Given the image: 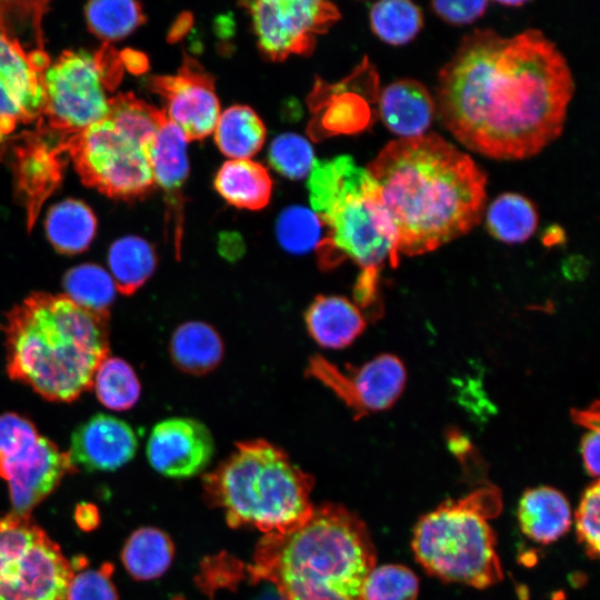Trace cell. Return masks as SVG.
Masks as SVG:
<instances>
[{
  "instance_id": "obj_38",
  "label": "cell",
  "mask_w": 600,
  "mask_h": 600,
  "mask_svg": "<svg viewBox=\"0 0 600 600\" xmlns=\"http://www.w3.org/2000/svg\"><path fill=\"white\" fill-rule=\"evenodd\" d=\"M488 1H433L432 10L452 24H468L480 18L487 10Z\"/></svg>"
},
{
  "instance_id": "obj_33",
  "label": "cell",
  "mask_w": 600,
  "mask_h": 600,
  "mask_svg": "<svg viewBox=\"0 0 600 600\" xmlns=\"http://www.w3.org/2000/svg\"><path fill=\"white\" fill-rule=\"evenodd\" d=\"M323 227L318 216L303 206H290L281 211L276 223L280 246L296 254L316 249Z\"/></svg>"
},
{
  "instance_id": "obj_35",
  "label": "cell",
  "mask_w": 600,
  "mask_h": 600,
  "mask_svg": "<svg viewBox=\"0 0 600 600\" xmlns=\"http://www.w3.org/2000/svg\"><path fill=\"white\" fill-rule=\"evenodd\" d=\"M268 157L273 169L296 180L308 177L316 160L310 142L296 133L276 137L269 147Z\"/></svg>"
},
{
  "instance_id": "obj_21",
  "label": "cell",
  "mask_w": 600,
  "mask_h": 600,
  "mask_svg": "<svg viewBox=\"0 0 600 600\" xmlns=\"http://www.w3.org/2000/svg\"><path fill=\"white\" fill-rule=\"evenodd\" d=\"M521 531L532 541L551 543L564 534L571 524L570 506L566 497L550 487L527 490L519 502Z\"/></svg>"
},
{
  "instance_id": "obj_20",
  "label": "cell",
  "mask_w": 600,
  "mask_h": 600,
  "mask_svg": "<svg viewBox=\"0 0 600 600\" xmlns=\"http://www.w3.org/2000/svg\"><path fill=\"white\" fill-rule=\"evenodd\" d=\"M309 336L321 347L341 349L366 329L360 309L340 296H317L304 313Z\"/></svg>"
},
{
  "instance_id": "obj_19",
  "label": "cell",
  "mask_w": 600,
  "mask_h": 600,
  "mask_svg": "<svg viewBox=\"0 0 600 600\" xmlns=\"http://www.w3.org/2000/svg\"><path fill=\"white\" fill-rule=\"evenodd\" d=\"M380 117L399 138L427 132L436 116L434 98L414 79H400L387 86L379 100Z\"/></svg>"
},
{
  "instance_id": "obj_16",
  "label": "cell",
  "mask_w": 600,
  "mask_h": 600,
  "mask_svg": "<svg viewBox=\"0 0 600 600\" xmlns=\"http://www.w3.org/2000/svg\"><path fill=\"white\" fill-rule=\"evenodd\" d=\"M214 454L210 430L192 418H170L157 423L149 436L147 458L160 474L187 479L201 473Z\"/></svg>"
},
{
  "instance_id": "obj_8",
  "label": "cell",
  "mask_w": 600,
  "mask_h": 600,
  "mask_svg": "<svg viewBox=\"0 0 600 600\" xmlns=\"http://www.w3.org/2000/svg\"><path fill=\"white\" fill-rule=\"evenodd\" d=\"M500 494L483 488L459 500H447L421 517L413 529L412 550L424 570L443 581L487 588L503 574L496 536L488 518L500 509Z\"/></svg>"
},
{
  "instance_id": "obj_37",
  "label": "cell",
  "mask_w": 600,
  "mask_h": 600,
  "mask_svg": "<svg viewBox=\"0 0 600 600\" xmlns=\"http://www.w3.org/2000/svg\"><path fill=\"white\" fill-rule=\"evenodd\" d=\"M600 486L596 480L583 492L576 512V528L581 542L592 559L599 557Z\"/></svg>"
},
{
  "instance_id": "obj_41",
  "label": "cell",
  "mask_w": 600,
  "mask_h": 600,
  "mask_svg": "<svg viewBox=\"0 0 600 600\" xmlns=\"http://www.w3.org/2000/svg\"><path fill=\"white\" fill-rule=\"evenodd\" d=\"M259 576V574H258ZM260 589L256 593L254 597H252L249 600H287L283 594L279 591V589L269 580L266 578L259 576Z\"/></svg>"
},
{
  "instance_id": "obj_7",
  "label": "cell",
  "mask_w": 600,
  "mask_h": 600,
  "mask_svg": "<svg viewBox=\"0 0 600 600\" xmlns=\"http://www.w3.org/2000/svg\"><path fill=\"white\" fill-rule=\"evenodd\" d=\"M166 118L132 93L111 98L107 117L61 146L73 161L81 181L111 198L131 199L153 186L150 151Z\"/></svg>"
},
{
  "instance_id": "obj_32",
  "label": "cell",
  "mask_w": 600,
  "mask_h": 600,
  "mask_svg": "<svg viewBox=\"0 0 600 600\" xmlns=\"http://www.w3.org/2000/svg\"><path fill=\"white\" fill-rule=\"evenodd\" d=\"M90 30L106 40L121 39L144 21L141 7L136 1H91L86 7Z\"/></svg>"
},
{
  "instance_id": "obj_13",
  "label": "cell",
  "mask_w": 600,
  "mask_h": 600,
  "mask_svg": "<svg viewBox=\"0 0 600 600\" xmlns=\"http://www.w3.org/2000/svg\"><path fill=\"white\" fill-rule=\"evenodd\" d=\"M306 376L330 389L357 418L390 408L406 383V369L393 354H381L360 368L338 366L320 354L309 358Z\"/></svg>"
},
{
  "instance_id": "obj_26",
  "label": "cell",
  "mask_w": 600,
  "mask_h": 600,
  "mask_svg": "<svg viewBox=\"0 0 600 600\" xmlns=\"http://www.w3.org/2000/svg\"><path fill=\"white\" fill-rule=\"evenodd\" d=\"M108 264L116 290L123 296H131L153 274L157 256L147 240L126 236L110 246Z\"/></svg>"
},
{
  "instance_id": "obj_39",
  "label": "cell",
  "mask_w": 600,
  "mask_h": 600,
  "mask_svg": "<svg viewBox=\"0 0 600 600\" xmlns=\"http://www.w3.org/2000/svg\"><path fill=\"white\" fill-rule=\"evenodd\" d=\"M599 431L593 430H590L581 442L583 464L588 473L592 477H598L599 474Z\"/></svg>"
},
{
  "instance_id": "obj_3",
  "label": "cell",
  "mask_w": 600,
  "mask_h": 600,
  "mask_svg": "<svg viewBox=\"0 0 600 600\" xmlns=\"http://www.w3.org/2000/svg\"><path fill=\"white\" fill-rule=\"evenodd\" d=\"M109 319L66 294L32 292L1 324L8 376L48 401L77 400L109 356Z\"/></svg>"
},
{
  "instance_id": "obj_5",
  "label": "cell",
  "mask_w": 600,
  "mask_h": 600,
  "mask_svg": "<svg viewBox=\"0 0 600 600\" xmlns=\"http://www.w3.org/2000/svg\"><path fill=\"white\" fill-rule=\"evenodd\" d=\"M307 186L312 211L326 229L316 247L321 269L351 260L361 276L378 278L387 262L397 266L394 231L380 188L366 168L350 156L314 160Z\"/></svg>"
},
{
  "instance_id": "obj_25",
  "label": "cell",
  "mask_w": 600,
  "mask_h": 600,
  "mask_svg": "<svg viewBox=\"0 0 600 600\" xmlns=\"http://www.w3.org/2000/svg\"><path fill=\"white\" fill-rule=\"evenodd\" d=\"M174 546L170 537L153 527H142L127 539L121 560L128 573L136 580L160 578L171 566Z\"/></svg>"
},
{
  "instance_id": "obj_10",
  "label": "cell",
  "mask_w": 600,
  "mask_h": 600,
  "mask_svg": "<svg viewBox=\"0 0 600 600\" xmlns=\"http://www.w3.org/2000/svg\"><path fill=\"white\" fill-rule=\"evenodd\" d=\"M72 574L60 547L29 516L0 517V600H66Z\"/></svg>"
},
{
  "instance_id": "obj_22",
  "label": "cell",
  "mask_w": 600,
  "mask_h": 600,
  "mask_svg": "<svg viewBox=\"0 0 600 600\" xmlns=\"http://www.w3.org/2000/svg\"><path fill=\"white\" fill-rule=\"evenodd\" d=\"M169 350L173 364L192 376L213 371L224 353L220 334L203 321L180 324L172 333Z\"/></svg>"
},
{
  "instance_id": "obj_43",
  "label": "cell",
  "mask_w": 600,
  "mask_h": 600,
  "mask_svg": "<svg viewBox=\"0 0 600 600\" xmlns=\"http://www.w3.org/2000/svg\"><path fill=\"white\" fill-rule=\"evenodd\" d=\"M6 143H7V137L3 136L1 132H0V160L4 153V150H6Z\"/></svg>"
},
{
  "instance_id": "obj_30",
  "label": "cell",
  "mask_w": 600,
  "mask_h": 600,
  "mask_svg": "<svg viewBox=\"0 0 600 600\" xmlns=\"http://www.w3.org/2000/svg\"><path fill=\"white\" fill-rule=\"evenodd\" d=\"M92 386L100 403L116 411L131 409L141 393L136 371L127 361L117 357H108L99 366Z\"/></svg>"
},
{
  "instance_id": "obj_18",
  "label": "cell",
  "mask_w": 600,
  "mask_h": 600,
  "mask_svg": "<svg viewBox=\"0 0 600 600\" xmlns=\"http://www.w3.org/2000/svg\"><path fill=\"white\" fill-rule=\"evenodd\" d=\"M188 142L180 128L166 117L157 131L150 151L154 184L163 190L166 202L173 212V237L177 258L180 257L183 232L182 189L189 173Z\"/></svg>"
},
{
  "instance_id": "obj_42",
  "label": "cell",
  "mask_w": 600,
  "mask_h": 600,
  "mask_svg": "<svg viewBox=\"0 0 600 600\" xmlns=\"http://www.w3.org/2000/svg\"><path fill=\"white\" fill-rule=\"evenodd\" d=\"M573 418L580 424L590 428V430L599 431V410L597 402L593 409L573 411Z\"/></svg>"
},
{
  "instance_id": "obj_2",
  "label": "cell",
  "mask_w": 600,
  "mask_h": 600,
  "mask_svg": "<svg viewBox=\"0 0 600 600\" xmlns=\"http://www.w3.org/2000/svg\"><path fill=\"white\" fill-rule=\"evenodd\" d=\"M366 169L380 188L399 254L433 251L482 218L487 174L436 132L389 142Z\"/></svg>"
},
{
  "instance_id": "obj_6",
  "label": "cell",
  "mask_w": 600,
  "mask_h": 600,
  "mask_svg": "<svg viewBox=\"0 0 600 600\" xmlns=\"http://www.w3.org/2000/svg\"><path fill=\"white\" fill-rule=\"evenodd\" d=\"M313 478L264 439L236 443L234 451L203 477L209 501L232 528L253 527L282 534L311 514Z\"/></svg>"
},
{
  "instance_id": "obj_27",
  "label": "cell",
  "mask_w": 600,
  "mask_h": 600,
  "mask_svg": "<svg viewBox=\"0 0 600 600\" xmlns=\"http://www.w3.org/2000/svg\"><path fill=\"white\" fill-rule=\"evenodd\" d=\"M220 151L231 160L250 159L263 146L266 128L248 106H232L220 113L214 128Z\"/></svg>"
},
{
  "instance_id": "obj_23",
  "label": "cell",
  "mask_w": 600,
  "mask_h": 600,
  "mask_svg": "<svg viewBox=\"0 0 600 600\" xmlns=\"http://www.w3.org/2000/svg\"><path fill=\"white\" fill-rule=\"evenodd\" d=\"M214 187L230 204L249 210L266 207L272 191V180L260 163L250 159L228 160L219 169Z\"/></svg>"
},
{
  "instance_id": "obj_24",
  "label": "cell",
  "mask_w": 600,
  "mask_h": 600,
  "mask_svg": "<svg viewBox=\"0 0 600 600\" xmlns=\"http://www.w3.org/2000/svg\"><path fill=\"white\" fill-rule=\"evenodd\" d=\"M46 233L52 247L63 254H76L92 242L97 219L79 200L68 199L53 206L46 218Z\"/></svg>"
},
{
  "instance_id": "obj_36",
  "label": "cell",
  "mask_w": 600,
  "mask_h": 600,
  "mask_svg": "<svg viewBox=\"0 0 600 600\" xmlns=\"http://www.w3.org/2000/svg\"><path fill=\"white\" fill-rule=\"evenodd\" d=\"M113 566L103 563L98 569H86L72 574L66 600H118L112 581Z\"/></svg>"
},
{
  "instance_id": "obj_29",
  "label": "cell",
  "mask_w": 600,
  "mask_h": 600,
  "mask_svg": "<svg viewBox=\"0 0 600 600\" xmlns=\"http://www.w3.org/2000/svg\"><path fill=\"white\" fill-rule=\"evenodd\" d=\"M66 296L90 311L110 314L116 298V287L104 268L83 263L69 269L62 279Z\"/></svg>"
},
{
  "instance_id": "obj_34",
  "label": "cell",
  "mask_w": 600,
  "mask_h": 600,
  "mask_svg": "<svg viewBox=\"0 0 600 600\" xmlns=\"http://www.w3.org/2000/svg\"><path fill=\"white\" fill-rule=\"evenodd\" d=\"M419 582L407 567L387 564L373 568L360 591L361 600H416Z\"/></svg>"
},
{
  "instance_id": "obj_9",
  "label": "cell",
  "mask_w": 600,
  "mask_h": 600,
  "mask_svg": "<svg viewBox=\"0 0 600 600\" xmlns=\"http://www.w3.org/2000/svg\"><path fill=\"white\" fill-rule=\"evenodd\" d=\"M104 46L99 51H66L43 72L46 104L41 119L69 137L104 119L109 92L120 81L121 60Z\"/></svg>"
},
{
  "instance_id": "obj_4",
  "label": "cell",
  "mask_w": 600,
  "mask_h": 600,
  "mask_svg": "<svg viewBox=\"0 0 600 600\" xmlns=\"http://www.w3.org/2000/svg\"><path fill=\"white\" fill-rule=\"evenodd\" d=\"M374 563L366 524L344 507L327 503L288 532L264 534L251 568L287 600H361Z\"/></svg>"
},
{
  "instance_id": "obj_15",
  "label": "cell",
  "mask_w": 600,
  "mask_h": 600,
  "mask_svg": "<svg viewBox=\"0 0 600 600\" xmlns=\"http://www.w3.org/2000/svg\"><path fill=\"white\" fill-rule=\"evenodd\" d=\"M150 86L166 100L167 119L180 128L188 141L214 131L220 104L213 79L196 60L184 56L177 74L152 77Z\"/></svg>"
},
{
  "instance_id": "obj_1",
  "label": "cell",
  "mask_w": 600,
  "mask_h": 600,
  "mask_svg": "<svg viewBox=\"0 0 600 600\" xmlns=\"http://www.w3.org/2000/svg\"><path fill=\"white\" fill-rule=\"evenodd\" d=\"M573 92L567 59L542 31L476 29L439 72L436 113L467 149L523 160L561 136Z\"/></svg>"
},
{
  "instance_id": "obj_12",
  "label": "cell",
  "mask_w": 600,
  "mask_h": 600,
  "mask_svg": "<svg viewBox=\"0 0 600 600\" xmlns=\"http://www.w3.org/2000/svg\"><path fill=\"white\" fill-rule=\"evenodd\" d=\"M262 52L273 61L309 53L316 36L339 19L338 9L319 0H261L243 2Z\"/></svg>"
},
{
  "instance_id": "obj_14",
  "label": "cell",
  "mask_w": 600,
  "mask_h": 600,
  "mask_svg": "<svg viewBox=\"0 0 600 600\" xmlns=\"http://www.w3.org/2000/svg\"><path fill=\"white\" fill-rule=\"evenodd\" d=\"M42 50L29 51L0 27V132L39 120L46 104Z\"/></svg>"
},
{
  "instance_id": "obj_31",
  "label": "cell",
  "mask_w": 600,
  "mask_h": 600,
  "mask_svg": "<svg viewBox=\"0 0 600 600\" xmlns=\"http://www.w3.org/2000/svg\"><path fill=\"white\" fill-rule=\"evenodd\" d=\"M370 24L383 42L402 46L419 33L423 17L420 8L410 1L384 0L371 7Z\"/></svg>"
},
{
  "instance_id": "obj_11",
  "label": "cell",
  "mask_w": 600,
  "mask_h": 600,
  "mask_svg": "<svg viewBox=\"0 0 600 600\" xmlns=\"http://www.w3.org/2000/svg\"><path fill=\"white\" fill-rule=\"evenodd\" d=\"M77 471L70 454L16 412L0 416V477L8 482L13 512L29 516L60 481Z\"/></svg>"
},
{
  "instance_id": "obj_28",
  "label": "cell",
  "mask_w": 600,
  "mask_h": 600,
  "mask_svg": "<svg viewBox=\"0 0 600 600\" xmlns=\"http://www.w3.org/2000/svg\"><path fill=\"white\" fill-rule=\"evenodd\" d=\"M486 222L496 239L519 243L534 233L538 213L530 200L521 194L508 192L491 202L487 210Z\"/></svg>"
},
{
  "instance_id": "obj_17",
  "label": "cell",
  "mask_w": 600,
  "mask_h": 600,
  "mask_svg": "<svg viewBox=\"0 0 600 600\" xmlns=\"http://www.w3.org/2000/svg\"><path fill=\"white\" fill-rule=\"evenodd\" d=\"M138 441L124 421L98 413L79 424L68 451L73 466L87 471H114L136 454Z\"/></svg>"
},
{
  "instance_id": "obj_40",
  "label": "cell",
  "mask_w": 600,
  "mask_h": 600,
  "mask_svg": "<svg viewBox=\"0 0 600 600\" xmlns=\"http://www.w3.org/2000/svg\"><path fill=\"white\" fill-rule=\"evenodd\" d=\"M74 520L83 531H92L100 523V514L94 504L81 502L76 507Z\"/></svg>"
}]
</instances>
